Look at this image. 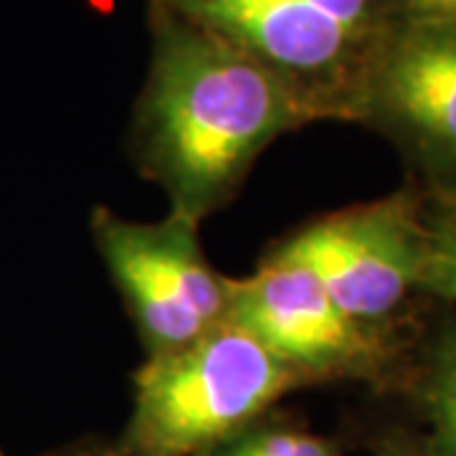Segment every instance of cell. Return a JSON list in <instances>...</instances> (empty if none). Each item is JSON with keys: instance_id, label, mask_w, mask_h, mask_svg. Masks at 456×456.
<instances>
[{"instance_id": "2", "label": "cell", "mask_w": 456, "mask_h": 456, "mask_svg": "<svg viewBox=\"0 0 456 456\" xmlns=\"http://www.w3.org/2000/svg\"><path fill=\"white\" fill-rule=\"evenodd\" d=\"M299 375L236 322L147 358L134 373L125 456H208L241 436Z\"/></svg>"}, {"instance_id": "7", "label": "cell", "mask_w": 456, "mask_h": 456, "mask_svg": "<svg viewBox=\"0 0 456 456\" xmlns=\"http://www.w3.org/2000/svg\"><path fill=\"white\" fill-rule=\"evenodd\" d=\"M358 119L456 163V28L391 23L368 66Z\"/></svg>"}, {"instance_id": "5", "label": "cell", "mask_w": 456, "mask_h": 456, "mask_svg": "<svg viewBox=\"0 0 456 456\" xmlns=\"http://www.w3.org/2000/svg\"><path fill=\"white\" fill-rule=\"evenodd\" d=\"M277 251L302 261L353 320L375 327L421 287L428 226L411 198L391 196L330 213Z\"/></svg>"}, {"instance_id": "13", "label": "cell", "mask_w": 456, "mask_h": 456, "mask_svg": "<svg viewBox=\"0 0 456 456\" xmlns=\"http://www.w3.org/2000/svg\"><path fill=\"white\" fill-rule=\"evenodd\" d=\"M386 456H411V454H406V452H391V454H386Z\"/></svg>"}, {"instance_id": "10", "label": "cell", "mask_w": 456, "mask_h": 456, "mask_svg": "<svg viewBox=\"0 0 456 456\" xmlns=\"http://www.w3.org/2000/svg\"><path fill=\"white\" fill-rule=\"evenodd\" d=\"M421 289L456 302V213L441 216L436 224L428 226Z\"/></svg>"}, {"instance_id": "9", "label": "cell", "mask_w": 456, "mask_h": 456, "mask_svg": "<svg viewBox=\"0 0 456 456\" xmlns=\"http://www.w3.org/2000/svg\"><path fill=\"white\" fill-rule=\"evenodd\" d=\"M208 456H338L327 441L292 428H259L224 444Z\"/></svg>"}, {"instance_id": "3", "label": "cell", "mask_w": 456, "mask_h": 456, "mask_svg": "<svg viewBox=\"0 0 456 456\" xmlns=\"http://www.w3.org/2000/svg\"><path fill=\"white\" fill-rule=\"evenodd\" d=\"M274 69L322 119H358L368 66L391 23L386 0H152Z\"/></svg>"}, {"instance_id": "11", "label": "cell", "mask_w": 456, "mask_h": 456, "mask_svg": "<svg viewBox=\"0 0 456 456\" xmlns=\"http://www.w3.org/2000/svg\"><path fill=\"white\" fill-rule=\"evenodd\" d=\"M386 8L395 13L393 23L456 28V0H386Z\"/></svg>"}, {"instance_id": "1", "label": "cell", "mask_w": 456, "mask_h": 456, "mask_svg": "<svg viewBox=\"0 0 456 456\" xmlns=\"http://www.w3.org/2000/svg\"><path fill=\"white\" fill-rule=\"evenodd\" d=\"M322 119L274 69L155 8V41L134 117V160L200 224L226 206L284 132Z\"/></svg>"}, {"instance_id": "4", "label": "cell", "mask_w": 456, "mask_h": 456, "mask_svg": "<svg viewBox=\"0 0 456 456\" xmlns=\"http://www.w3.org/2000/svg\"><path fill=\"white\" fill-rule=\"evenodd\" d=\"M92 233L147 358L175 353L228 322L231 279L208 264L196 221L167 213L163 221L142 224L97 208Z\"/></svg>"}, {"instance_id": "8", "label": "cell", "mask_w": 456, "mask_h": 456, "mask_svg": "<svg viewBox=\"0 0 456 456\" xmlns=\"http://www.w3.org/2000/svg\"><path fill=\"white\" fill-rule=\"evenodd\" d=\"M431 456H456V330L439 342L424 388Z\"/></svg>"}, {"instance_id": "12", "label": "cell", "mask_w": 456, "mask_h": 456, "mask_svg": "<svg viewBox=\"0 0 456 456\" xmlns=\"http://www.w3.org/2000/svg\"><path fill=\"white\" fill-rule=\"evenodd\" d=\"M64 456H110V454H97V452H74V454H64Z\"/></svg>"}, {"instance_id": "6", "label": "cell", "mask_w": 456, "mask_h": 456, "mask_svg": "<svg viewBox=\"0 0 456 456\" xmlns=\"http://www.w3.org/2000/svg\"><path fill=\"white\" fill-rule=\"evenodd\" d=\"M228 320L264 342L302 383L362 375L380 360L375 327L353 320L302 261L281 251L254 274L231 279Z\"/></svg>"}]
</instances>
